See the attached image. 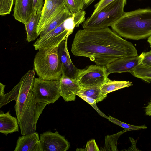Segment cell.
<instances>
[{
  "instance_id": "5bb4252c",
  "label": "cell",
  "mask_w": 151,
  "mask_h": 151,
  "mask_svg": "<svg viewBox=\"0 0 151 151\" xmlns=\"http://www.w3.org/2000/svg\"><path fill=\"white\" fill-rule=\"evenodd\" d=\"M59 80L61 96L65 102L75 101L76 96L81 88L77 80L62 75Z\"/></svg>"
},
{
  "instance_id": "44dd1931",
  "label": "cell",
  "mask_w": 151,
  "mask_h": 151,
  "mask_svg": "<svg viewBox=\"0 0 151 151\" xmlns=\"http://www.w3.org/2000/svg\"><path fill=\"white\" fill-rule=\"evenodd\" d=\"M86 14L83 10L73 14L64 22L65 28L72 33L75 27H78L85 21Z\"/></svg>"
},
{
  "instance_id": "cb8c5ba5",
  "label": "cell",
  "mask_w": 151,
  "mask_h": 151,
  "mask_svg": "<svg viewBox=\"0 0 151 151\" xmlns=\"http://www.w3.org/2000/svg\"><path fill=\"white\" fill-rule=\"evenodd\" d=\"M127 131L124 129L115 134L108 135L105 137L104 147L101 148V151H117V142L119 137L125 132Z\"/></svg>"
},
{
  "instance_id": "30bf717a",
  "label": "cell",
  "mask_w": 151,
  "mask_h": 151,
  "mask_svg": "<svg viewBox=\"0 0 151 151\" xmlns=\"http://www.w3.org/2000/svg\"><path fill=\"white\" fill-rule=\"evenodd\" d=\"M36 71L34 68L29 70L20 79L19 89L14 106L18 122L20 120L25 102L30 91L32 89Z\"/></svg>"
},
{
  "instance_id": "e575fe53",
  "label": "cell",
  "mask_w": 151,
  "mask_h": 151,
  "mask_svg": "<svg viewBox=\"0 0 151 151\" xmlns=\"http://www.w3.org/2000/svg\"><path fill=\"white\" fill-rule=\"evenodd\" d=\"M5 85L0 83V96L4 94V88Z\"/></svg>"
},
{
  "instance_id": "7c38bea8",
  "label": "cell",
  "mask_w": 151,
  "mask_h": 151,
  "mask_svg": "<svg viewBox=\"0 0 151 151\" xmlns=\"http://www.w3.org/2000/svg\"><path fill=\"white\" fill-rule=\"evenodd\" d=\"M68 38L63 41L58 47V55L62 68V75L76 79L80 69L75 66L71 60L68 49Z\"/></svg>"
},
{
  "instance_id": "ab89813d",
  "label": "cell",
  "mask_w": 151,
  "mask_h": 151,
  "mask_svg": "<svg viewBox=\"0 0 151 151\" xmlns=\"http://www.w3.org/2000/svg\"></svg>"
},
{
  "instance_id": "83f0119b",
  "label": "cell",
  "mask_w": 151,
  "mask_h": 151,
  "mask_svg": "<svg viewBox=\"0 0 151 151\" xmlns=\"http://www.w3.org/2000/svg\"><path fill=\"white\" fill-rule=\"evenodd\" d=\"M14 0H0V15L4 16L10 14Z\"/></svg>"
},
{
  "instance_id": "ba28073f",
  "label": "cell",
  "mask_w": 151,
  "mask_h": 151,
  "mask_svg": "<svg viewBox=\"0 0 151 151\" xmlns=\"http://www.w3.org/2000/svg\"><path fill=\"white\" fill-rule=\"evenodd\" d=\"M63 22L52 30L38 38L33 45L35 49L39 50L58 47L63 41L72 34L65 28Z\"/></svg>"
},
{
  "instance_id": "4316f807",
  "label": "cell",
  "mask_w": 151,
  "mask_h": 151,
  "mask_svg": "<svg viewBox=\"0 0 151 151\" xmlns=\"http://www.w3.org/2000/svg\"><path fill=\"white\" fill-rule=\"evenodd\" d=\"M107 119L113 123L124 128L127 131L139 130L141 129H145L147 128V126L145 125L136 126L126 123L109 115Z\"/></svg>"
},
{
  "instance_id": "5b68a950",
  "label": "cell",
  "mask_w": 151,
  "mask_h": 151,
  "mask_svg": "<svg viewBox=\"0 0 151 151\" xmlns=\"http://www.w3.org/2000/svg\"><path fill=\"white\" fill-rule=\"evenodd\" d=\"M47 104L36 99L32 89L30 91L18 122L22 135L35 132L38 119Z\"/></svg>"
},
{
  "instance_id": "ac0fdd59",
  "label": "cell",
  "mask_w": 151,
  "mask_h": 151,
  "mask_svg": "<svg viewBox=\"0 0 151 151\" xmlns=\"http://www.w3.org/2000/svg\"><path fill=\"white\" fill-rule=\"evenodd\" d=\"M72 15V14L65 6L51 20L45 28L40 33V37H41L52 30Z\"/></svg>"
},
{
  "instance_id": "9c48e42d",
  "label": "cell",
  "mask_w": 151,
  "mask_h": 151,
  "mask_svg": "<svg viewBox=\"0 0 151 151\" xmlns=\"http://www.w3.org/2000/svg\"><path fill=\"white\" fill-rule=\"evenodd\" d=\"M40 137V151H66L70 147L69 142L57 131L55 132L46 131L41 134Z\"/></svg>"
},
{
  "instance_id": "e0dca14e",
  "label": "cell",
  "mask_w": 151,
  "mask_h": 151,
  "mask_svg": "<svg viewBox=\"0 0 151 151\" xmlns=\"http://www.w3.org/2000/svg\"><path fill=\"white\" fill-rule=\"evenodd\" d=\"M17 118L12 116L10 111L0 114V132L7 135L8 134L19 131Z\"/></svg>"
},
{
  "instance_id": "2e32d148",
  "label": "cell",
  "mask_w": 151,
  "mask_h": 151,
  "mask_svg": "<svg viewBox=\"0 0 151 151\" xmlns=\"http://www.w3.org/2000/svg\"><path fill=\"white\" fill-rule=\"evenodd\" d=\"M14 151H40V137L38 133L18 137Z\"/></svg>"
},
{
  "instance_id": "3957f363",
  "label": "cell",
  "mask_w": 151,
  "mask_h": 151,
  "mask_svg": "<svg viewBox=\"0 0 151 151\" xmlns=\"http://www.w3.org/2000/svg\"><path fill=\"white\" fill-rule=\"evenodd\" d=\"M36 74L43 79L59 80L62 74L58 47L38 50L34 60Z\"/></svg>"
},
{
  "instance_id": "8d00e7d4",
  "label": "cell",
  "mask_w": 151,
  "mask_h": 151,
  "mask_svg": "<svg viewBox=\"0 0 151 151\" xmlns=\"http://www.w3.org/2000/svg\"><path fill=\"white\" fill-rule=\"evenodd\" d=\"M147 41L150 44V47H151V35L148 37L147 40Z\"/></svg>"
},
{
  "instance_id": "f546056e",
  "label": "cell",
  "mask_w": 151,
  "mask_h": 151,
  "mask_svg": "<svg viewBox=\"0 0 151 151\" xmlns=\"http://www.w3.org/2000/svg\"><path fill=\"white\" fill-rule=\"evenodd\" d=\"M84 151H99L97 145L94 139L88 141L86 144Z\"/></svg>"
},
{
  "instance_id": "7a4b0ae2",
  "label": "cell",
  "mask_w": 151,
  "mask_h": 151,
  "mask_svg": "<svg viewBox=\"0 0 151 151\" xmlns=\"http://www.w3.org/2000/svg\"><path fill=\"white\" fill-rule=\"evenodd\" d=\"M111 27L114 32L125 38L138 40L148 37L151 35V9L124 12Z\"/></svg>"
},
{
  "instance_id": "7402d4cb",
  "label": "cell",
  "mask_w": 151,
  "mask_h": 151,
  "mask_svg": "<svg viewBox=\"0 0 151 151\" xmlns=\"http://www.w3.org/2000/svg\"><path fill=\"white\" fill-rule=\"evenodd\" d=\"M85 95L95 99L98 103L103 101L107 96V95L104 93L101 90L100 87H81L80 90L77 95Z\"/></svg>"
},
{
  "instance_id": "d6a6232c",
  "label": "cell",
  "mask_w": 151,
  "mask_h": 151,
  "mask_svg": "<svg viewBox=\"0 0 151 151\" xmlns=\"http://www.w3.org/2000/svg\"><path fill=\"white\" fill-rule=\"evenodd\" d=\"M77 96L91 105L95 109H98L96 106V104L97 102L95 99L85 95H78Z\"/></svg>"
},
{
  "instance_id": "6da1fadb",
  "label": "cell",
  "mask_w": 151,
  "mask_h": 151,
  "mask_svg": "<svg viewBox=\"0 0 151 151\" xmlns=\"http://www.w3.org/2000/svg\"><path fill=\"white\" fill-rule=\"evenodd\" d=\"M71 51L75 56L88 58L96 65L105 66L119 58L138 55L132 43L108 27L78 30Z\"/></svg>"
},
{
  "instance_id": "ffe728a7",
  "label": "cell",
  "mask_w": 151,
  "mask_h": 151,
  "mask_svg": "<svg viewBox=\"0 0 151 151\" xmlns=\"http://www.w3.org/2000/svg\"><path fill=\"white\" fill-rule=\"evenodd\" d=\"M132 85V83L131 81L111 80L108 78L100 88L104 93L107 95L109 93Z\"/></svg>"
},
{
  "instance_id": "277c9868",
  "label": "cell",
  "mask_w": 151,
  "mask_h": 151,
  "mask_svg": "<svg viewBox=\"0 0 151 151\" xmlns=\"http://www.w3.org/2000/svg\"><path fill=\"white\" fill-rule=\"evenodd\" d=\"M126 2V0H115L87 18L82 23L83 28L96 29L111 26L123 15Z\"/></svg>"
},
{
  "instance_id": "d6986e66",
  "label": "cell",
  "mask_w": 151,
  "mask_h": 151,
  "mask_svg": "<svg viewBox=\"0 0 151 151\" xmlns=\"http://www.w3.org/2000/svg\"><path fill=\"white\" fill-rule=\"evenodd\" d=\"M42 10L33 13L29 20L24 25L27 34V40L28 42L34 40L38 36L37 29L41 17Z\"/></svg>"
},
{
  "instance_id": "8fae6325",
  "label": "cell",
  "mask_w": 151,
  "mask_h": 151,
  "mask_svg": "<svg viewBox=\"0 0 151 151\" xmlns=\"http://www.w3.org/2000/svg\"><path fill=\"white\" fill-rule=\"evenodd\" d=\"M65 6V0H45L37 29L38 36L51 20Z\"/></svg>"
},
{
  "instance_id": "9a60e30c",
  "label": "cell",
  "mask_w": 151,
  "mask_h": 151,
  "mask_svg": "<svg viewBox=\"0 0 151 151\" xmlns=\"http://www.w3.org/2000/svg\"><path fill=\"white\" fill-rule=\"evenodd\" d=\"M13 11L15 19L25 24L34 13L33 0H15Z\"/></svg>"
},
{
  "instance_id": "d590c367",
  "label": "cell",
  "mask_w": 151,
  "mask_h": 151,
  "mask_svg": "<svg viewBox=\"0 0 151 151\" xmlns=\"http://www.w3.org/2000/svg\"><path fill=\"white\" fill-rule=\"evenodd\" d=\"M95 0H85L84 9H85L87 7Z\"/></svg>"
},
{
  "instance_id": "52a82bcc",
  "label": "cell",
  "mask_w": 151,
  "mask_h": 151,
  "mask_svg": "<svg viewBox=\"0 0 151 151\" xmlns=\"http://www.w3.org/2000/svg\"><path fill=\"white\" fill-rule=\"evenodd\" d=\"M106 66L92 65L80 69L76 77L81 87H100L108 79Z\"/></svg>"
},
{
  "instance_id": "f1b7e54d",
  "label": "cell",
  "mask_w": 151,
  "mask_h": 151,
  "mask_svg": "<svg viewBox=\"0 0 151 151\" xmlns=\"http://www.w3.org/2000/svg\"><path fill=\"white\" fill-rule=\"evenodd\" d=\"M115 0H100L94 5V10L91 15H94L108 4Z\"/></svg>"
},
{
  "instance_id": "d4e9b609",
  "label": "cell",
  "mask_w": 151,
  "mask_h": 151,
  "mask_svg": "<svg viewBox=\"0 0 151 151\" xmlns=\"http://www.w3.org/2000/svg\"><path fill=\"white\" fill-rule=\"evenodd\" d=\"M19 84L18 83L9 92L0 96V108L17 99L19 92Z\"/></svg>"
},
{
  "instance_id": "f35d334b",
  "label": "cell",
  "mask_w": 151,
  "mask_h": 151,
  "mask_svg": "<svg viewBox=\"0 0 151 151\" xmlns=\"http://www.w3.org/2000/svg\"><path fill=\"white\" fill-rule=\"evenodd\" d=\"M151 48V47H150Z\"/></svg>"
},
{
  "instance_id": "603a6c76",
  "label": "cell",
  "mask_w": 151,
  "mask_h": 151,
  "mask_svg": "<svg viewBox=\"0 0 151 151\" xmlns=\"http://www.w3.org/2000/svg\"><path fill=\"white\" fill-rule=\"evenodd\" d=\"M129 73L136 77L151 82V67L141 63Z\"/></svg>"
},
{
  "instance_id": "4dcf8cb0",
  "label": "cell",
  "mask_w": 151,
  "mask_h": 151,
  "mask_svg": "<svg viewBox=\"0 0 151 151\" xmlns=\"http://www.w3.org/2000/svg\"><path fill=\"white\" fill-rule=\"evenodd\" d=\"M141 54L142 59L141 63L151 67V50L149 52H142Z\"/></svg>"
},
{
  "instance_id": "836d02e7",
  "label": "cell",
  "mask_w": 151,
  "mask_h": 151,
  "mask_svg": "<svg viewBox=\"0 0 151 151\" xmlns=\"http://www.w3.org/2000/svg\"><path fill=\"white\" fill-rule=\"evenodd\" d=\"M145 111L146 115L151 116V100L145 107Z\"/></svg>"
},
{
  "instance_id": "4fadbf2b",
  "label": "cell",
  "mask_w": 151,
  "mask_h": 151,
  "mask_svg": "<svg viewBox=\"0 0 151 151\" xmlns=\"http://www.w3.org/2000/svg\"><path fill=\"white\" fill-rule=\"evenodd\" d=\"M142 59V54L139 56L119 58L106 66L108 73L109 75L114 73H129L141 63Z\"/></svg>"
},
{
  "instance_id": "1f68e13d",
  "label": "cell",
  "mask_w": 151,
  "mask_h": 151,
  "mask_svg": "<svg viewBox=\"0 0 151 151\" xmlns=\"http://www.w3.org/2000/svg\"><path fill=\"white\" fill-rule=\"evenodd\" d=\"M33 3L34 14L42 10L44 5L43 0H33Z\"/></svg>"
},
{
  "instance_id": "74e56055",
  "label": "cell",
  "mask_w": 151,
  "mask_h": 151,
  "mask_svg": "<svg viewBox=\"0 0 151 151\" xmlns=\"http://www.w3.org/2000/svg\"><path fill=\"white\" fill-rule=\"evenodd\" d=\"M76 151H84V149L81 148H77L76 150Z\"/></svg>"
},
{
  "instance_id": "8992f818",
  "label": "cell",
  "mask_w": 151,
  "mask_h": 151,
  "mask_svg": "<svg viewBox=\"0 0 151 151\" xmlns=\"http://www.w3.org/2000/svg\"><path fill=\"white\" fill-rule=\"evenodd\" d=\"M32 91L35 98L38 101L47 104L53 103L61 96L59 79L48 80L40 77L35 78Z\"/></svg>"
},
{
  "instance_id": "484cf974",
  "label": "cell",
  "mask_w": 151,
  "mask_h": 151,
  "mask_svg": "<svg viewBox=\"0 0 151 151\" xmlns=\"http://www.w3.org/2000/svg\"><path fill=\"white\" fill-rule=\"evenodd\" d=\"M65 5L70 12L73 14L83 10L85 0H65Z\"/></svg>"
}]
</instances>
